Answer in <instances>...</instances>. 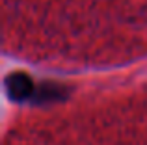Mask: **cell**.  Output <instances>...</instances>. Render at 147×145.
Masks as SVG:
<instances>
[{"instance_id":"1","label":"cell","mask_w":147,"mask_h":145,"mask_svg":"<svg viewBox=\"0 0 147 145\" xmlns=\"http://www.w3.org/2000/svg\"><path fill=\"white\" fill-rule=\"evenodd\" d=\"M36 82L30 78L26 72H11L6 76V93L9 95L11 101L15 102H24V101H34L36 95Z\"/></svg>"},{"instance_id":"2","label":"cell","mask_w":147,"mask_h":145,"mask_svg":"<svg viewBox=\"0 0 147 145\" xmlns=\"http://www.w3.org/2000/svg\"><path fill=\"white\" fill-rule=\"evenodd\" d=\"M69 93V89L61 84L56 82H45L41 86H37L36 95H34V102H39V104H45V102H56L60 99H65Z\"/></svg>"}]
</instances>
